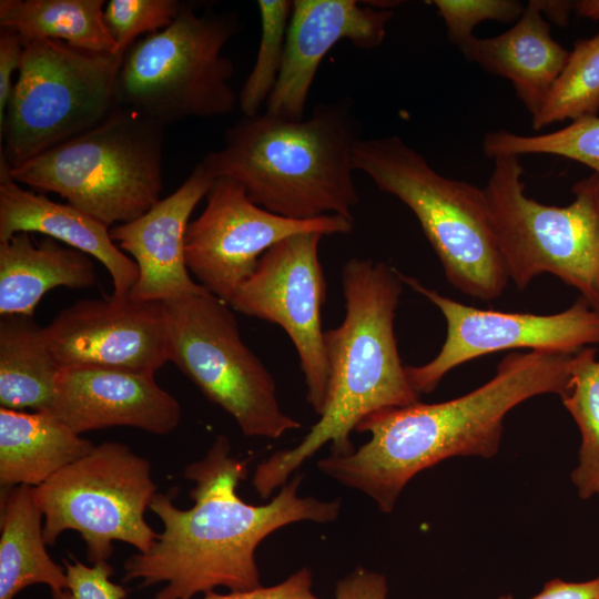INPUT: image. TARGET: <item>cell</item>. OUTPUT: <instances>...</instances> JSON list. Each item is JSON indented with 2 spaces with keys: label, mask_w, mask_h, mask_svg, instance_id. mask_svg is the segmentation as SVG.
<instances>
[{
  "label": "cell",
  "mask_w": 599,
  "mask_h": 599,
  "mask_svg": "<svg viewBox=\"0 0 599 599\" xmlns=\"http://www.w3.org/2000/svg\"><path fill=\"white\" fill-rule=\"evenodd\" d=\"M572 355L549 351L509 353L490 380L466 395L367 416L356 430L369 433V440L347 456L323 458L317 466L389 514L406 484L422 470L454 456L496 455L505 416L535 396H560L569 382Z\"/></svg>",
  "instance_id": "2"
},
{
  "label": "cell",
  "mask_w": 599,
  "mask_h": 599,
  "mask_svg": "<svg viewBox=\"0 0 599 599\" xmlns=\"http://www.w3.org/2000/svg\"><path fill=\"white\" fill-rule=\"evenodd\" d=\"M94 446L49 413L0 407L1 488L38 487Z\"/></svg>",
  "instance_id": "22"
},
{
  "label": "cell",
  "mask_w": 599,
  "mask_h": 599,
  "mask_svg": "<svg viewBox=\"0 0 599 599\" xmlns=\"http://www.w3.org/2000/svg\"><path fill=\"white\" fill-rule=\"evenodd\" d=\"M403 283L436 305L447 323L438 354L420 366H406L419 395L433 392L455 367L496 352L528 348L575 354L599 344V309L579 296L567 309L548 315L480 309L456 302L399 272Z\"/></svg>",
  "instance_id": "14"
},
{
  "label": "cell",
  "mask_w": 599,
  "mask_h": 599,
  "mask_svg": "<svg viewBox=\"0 0 599 599\" xmlns=\"http://www.w3.org/2000/svg\"><path fill=\"white\" fill-rule=\"evenodd\" d=\"M494 161L483 191L509 280L522 291L552 274L599 309V174L572 185L569 205H546L525 194L518 156Z\"/></svg>",
  "instance_id": "8"
},
{
  "label": "cell",
  "mask_w": 599,
  "mask_h": 599,
  "mask_svg": "<svg viewBox=\"0 0 599 599\" xmlns=\"http://www.w3.org/2000/svg\"><path fill=\"white\" fill-rule=\"evenodd\" d=\"M240 31L236 12H204L184 3L166 28L136 41L124 53L116 80L118 104L163 125L187 118L231 113L238 97L230 80L224 45Z\"/></svg>",
  "instance_id": "7"
},
{
  "label": "cell",
  "mask_w": 599,
  "mask_h": 599,
  "mask_svg": "<svg viewBox=\"0 0 599 599\" xmlns=\"http://www.w3.org/2000/svg\"><path fill=\"white\" fill-rule=\"evenodd\" d=\"M599 112V33L575 41L567 62L540 110L531 116L540 130L555 122L596 116Z\"/></svg>",
  "instance_id": "27"
},
{
  "label": "cell",
  "mask_w": 599,
  "mask_h": 599,
  "mask_svg": "<svg viewBox=\"0 0 599 599\" xmlns=\"http://www.w3.org/2000/svg\"><path fill=\"white\" fill-rule=\"evenodd\" d=\"M23 45L0 129V156L10 169L89 131L119 105L122 55L53 39Z\"/></svg>",
  "instance_id": "9"
},
{
  "label": "cell",
  "mask_w": 599,
  "mask_h": 599,
  "mask_svg": "<svg viewBox=\"0 0 599 599\" xmlns=\"http://www.w3.org/2000/svg\"><path fill=\"white\" fill-rule=\"evenodd\" d=\"M597 349L583 347L570 362V377L560 395L581 434L579 464L571 480L582 499L599 495V359Z\"/></svg>",
  "instance_id": "26"
},
{
  "label": "cell",
  "mask_w": 599,
  "mask_h": 599,
  "mask_svg": "<svg viewBox=\"0 0 599 599\" xmlns=\"http://www.w3.org/2000/svg\"><path fill=\"white\" fill-rule=\"evenodd\" d=\"M353 166L410 209L455 288L481 301L504 293L509 276L483 189L441 175L398 135L362 139Z\"/></svg>",
  "instance_id": "5"
},
{
  "label": "cell",
  "mask_w": 599,
  "mask_h": 599,
  "mask_svg": "<svg viewBox=\"0 0 599 599\" xmlns=\"http://www.w3.org/2000/svg\"><path fill=\"white\" fill-rule=\"evenodd\" d=\"M575 10L581 17L599 20V0L576 1Z\"/></svg>",
  "instance_id": "38"
},
{
  "label": "cell",
  "mask_w": 599,
  "mask_h": 599,
  "mask_svg": "<svg viewBox=\"0 0 599 599\" xmlns=\"http://www.w3.org/2000/svg\"><path fill=\"white\" fill-rule=\"evenodd\" d=\"M110 226L87 212L23 190L0 156V242L20 232L40 233L97 258L108 270L112 296L128 297L138 277L136 263L113 242Z\"/></svg>",
  "instance_id": "19"
},
{
  "label": "cell",
  "mask_w": 599,
  "mask_h": 599,
  "mask_svg": "<svg viewBox=\"0 0 599 599\" xmlns=\"http://www.w3.org/2000/svg\"><path fill=\"white\" fill-rule=\"evenodd\" d=\"M353 221L329 214L298 221L274 214L251 201L227 177L215 179L202 214L185 234L189 271L210 294L230 303L252 276L263 254L298 233L345 234Z\"/></svg>",
  "instance_id": "12"
},
{
  "label": "cell",
  "mask_w": 599,
  "mask_h": 599,
  "mask_svg": "<svg viewBox=\"0 0 599 599\" xmlns=\"http://www.w3.org/2000/svg\"><path fill=\"white\" fill-rule=\"evenodd\" d=\"M458 48L468 61L508 79L531 116L542 106L569 55L551 37L549 23L532 0L506 32L484 39L473 35Z\"/></svg>",
  "instance_id": "20"
},
{
  "label": "cell",
  "mask_w": 599,
  "mask_h": 599,
  "mask_svg": "<svg viewBox=\"0 0 599 599\" xmlns=\"http://www.w3.org/2000/svg\"><path fill=\"white\" fill-rule=\"evenodd\" d=\"M393 17L389 9L356 0H294L281 72L265 112L302 120L324 57L339 41L362 50L378 48Z\"/></svg>",
  "instance_id": "16"
},
{
  "label": "cell",
  "mask_w": 599,
  "mask_h": 599,
  "mask_svg": "<svg viewBox=\"0 0 599 599\" xmlns=\"http://www.w3.org/2000/svg\"><path fill=\"white\" fill-rule=\"evenodd\" d=\"M498 599H514V597L502 595ZM531 599H599V576L581 582H570L559 578L551 579Z\"/></svg>",
  "instance_id": "36"
},
{
  "label": "cell",
  "mask_w": 599,
  "mask_h": 599,
  "mask_svg": "<svg viewBox=\"0 0 599 599\" xmlns=\"http://www.w3.org/2000/svg\"><path fill=\"white\" fill-rule=\"evenodd\" d=\"M346 302L343 323L324 333L329 368L327 398L319 419L294 448L260 463L252 484L267 498L324 445L333 456L355 448L351 434L367 416L420 402L402 364L394 331L403 292L399 272L385 262L353 257L342 268Z\"/></svg>",
  "instance_id": "3"
},
{
  "label": "cell",
  "mask_w": 599,
  "mask_h": 599,
  "mask_svg": "<svg viewBox=\"0 0 599 599\" xmlns=\"http://www.w3.org/2000/svg\"><path fill=\"white\" fill-rule=\"evenodd\" d=\"M247 464L231 456L229 438L219 435L204 458L184 469V477L195 484L191 508L180 509L170 495L156 493L149 509L163 530L148 552L126 558L123 581L140 579L144 587L165 582L154 599H191L216 587L254 590L262 587L255 550L264 538L302 520L325 524L337 518L339 499L300 497L301 475L270 502H245L237 487L247 476Z\"/></svg>",
  "instance_id": "1"
},
{
  "label": "cell",
  "mask_w": 599,
  "mask_h": 599,
  "mask_svg": "<svg viewBox=\"0 0 599 599\" xmlns=\"http://www.w3.org/2000/svg\"><path fill=\"white\" fill-rule=\"evenodd\" d=\"M165 125L118 105L89 131L10 169L18 183L57 193L109 226L160 201Z\"/></svg>",
  "instance_id": "6"
},
{
  "label": "cell",
  "mask_w": 599,
  "mask_h": 599,
  "mask_svg": "<svg viewBox=\"0 0 599 599\" xmlns=\"http://www.w3.org/2000/svg\"><path fill=\"white\" fill-rule=\"evenodd\" d=\"M323 236L305 232L276 243L230 303L234 311L285 331L300 357L306 400L318 416L326 403L329 377L321 314L326 301L318 256Z\"/></svg>",
  "instance_id": "13"
},
{
  "label": "cell",
  "mask_w": 599,
  "mask_h": 599,
  "mask_svg": "<svg viewBox=\"0 0 599 599\" xmlns=\"http://www.w3.org/2000/svg\"><path fill=\"white\" fill-rule=\"evenodd\" d=\"M443 18L450 42L459 45L476 26L487 20L510 22L519 19L525 7L516 0H433Z\"/></svg>",
  "instance_id": "31"
},
{
  "label": "cell",
  "mask_w": 599,
  "mask_h": 599,
  "mask_svg": "<svg viewBox=\"0 0 599 599\" xmlns=\"http://www.w3.org/2000/svg\"><path fill=\"white\" fill-rule=\"evenodd\" d=\"M261 38L256 60L238 93L245 116L261 113L277 82L283 64L293 1L260 0Z\"/></svg>",
  "instance_id": "29"
},
{
  "label": "cell",
  "mask_w": 599,
  "mask_h": 599,
  "mask_svg": "<svg viewBox=\"0 0 599 599\" xmlns=\"http://www.w3.org/2000/svg\"><path fill=\"white\" fill-rule=\"evenodd\" d=\"M182 6L177 0L109 1L104 22L115 41V54L123 57L141 34H152L170 26Z\"/></svg>",
  "instance_id": "30"
},
{
  "label": "cell",
  "mask_w": 599,
  "mask_h": 599,
  "mask_svg": "<svg viewBox=\"0 0 599 599\" xmlns=\"http://www.w3.org/2000/svg\"><path fill=\"white\" fill-rule=\"evenodd\" d=\"M156 488L146 458L122 443L95 445L34 487L44 517V541L53 545L63 531L75 530L91 564L106 561L113 541L126 542L145 554L159 537L144 518Z\"/></svg>",
  "instance_id": "11"
},
{
  "label": "cell",
  "mask_w": 599,
  "mask_h": 599,
  "mask_svg": "<svg viewBox=\"0 0 599 599\" xmlns=\"http://www.w3.org/2000/svg\"><path fill=\"white\" fill-rule=\"evenodd\" d=\"M69 588L57 599H125L126 590L110 580L113 570L108 561L91 567L73 560H63Z\"/></svg>",
  "instance_id": "32"
},
{
  "label": "cell",
  "mask_w": 599,
  "mask_h": 599,
  "mask_svg": "<svg viewBox=\"0 0 599 599\" xmlns=\"http://www.w3.org/2000/svg\"><path fill=\"white\" fill-rule=\"evenodd\" d=\"M49 413L74 433L114 426L171 434L181 405L154 374L102 367L61 368Z\"/></svg>",
  "instance_id": "17"
},
{
  "label": "cell",
  "mask_w": 599,
  "mask_h": 599,
  "mask_svg": "<svg viewBox=\"0 0 599 599\" xmlns=\"http://www.w3.org/2000/svg\"><path fill=\"white\" fill-rule=\"evenodd\" d=\"M385 576L357 568L336 583L335 599H387Z\"/></svg>",
  "instance_id": "35"
},
{
  "label": "cell",
  "mask_w": 599,
  "mask_h": 599,
  "mask_svg": "<svg viewBox=\"0 0 599 599\" xmlns=\"http://www.w3.org/2000/svg\"><path fill=\"white\" fill-rule=\"evenodd\" d=\"M103 0H1L0 27L23 42L53 39L78 48L115 54L104 22Z\"/></svg>",
  "instance_id": "25"
},
{
  "label": "cell",
  "mask_w": 599,
  "mask_h": 599,
  "mask_svg": "<svg viewBox=\"0 0 599 599\" xmlns=\"http://www.w3.org/2000/svg\"><path fill=\"white\" fill-rule=\"evenodd\" d=\"M23 41L9 29L0 30V129L14 88L13 74L19 72L23 55Z\"/></svg>",
  "instance_id": "34"
},
{
  "label": "cell",
  "mask_w": 599,
  "mask_h": 599,
  "mask_svg": "<svg viewBox=\"0 0 599 599\" xmlns=\"http://www.w3.org/2000/svg\"><path fill=\"white\" fill-rule=\"evenodd\" d=\"M312 571L304 567L284 581L248 591L217 593L214 590L204 593L202 599H322L312 590Z\"/></svg>",
  "instance_id": "33"
},
{
  "label": "cell",
  "mask_w": 599,
  "mask_h": 599,
  "mask_svg": "<svg viewBox=\"0 0 599 599\" xmlns=\"http://www.w3.org/2000/svg\"><path fill=\"white\" fill-rule=\"evenodd\" d=\"M215 179L200 162L169 196L140 217L113 225L110 235L139 268L129 297L140 302H164L209 292L190 276L185 260L189 219L207 195Z\"/></svg>",
  "instance_id": "18"
},
{
  "label": "cell",
  "mask_w": 599,
  "mask_h": 599,
  "mask_svg": "<svg viewBox=\"0 0 599 599\" xmlns=\"http://www.w3.org/2000/svg\"><path fill=\"white\" fill-rule=\"evenodd\" d=\"M95 282L91 257L51 237L33 241L31 233L20 232L0 242V315L33 316L47 292L83 290Z\"/></svg>",
  "instance_id": "21"
},
{
  "label": "cell",
  "mask_w": 599,
  "mask_h": 599,
  "mask_svg": "<svg viewBox=\"0 0 599 599\" xmlns=\"http://www.w3.org/2000/svg\"><path fill=\"white\" fill-rule=\"evenodd\" d=\"M61 367L33 316L0 315V405L47 412Z\"/></svg>",
  "instance_id": "24"
},
{
  "label": "cell",
  "mask_w": 599,
  "mask_h": 599,
  "mask_svg": "<svg viewBox=\"0 0 599 599\" xmlns=\"http://www.w3.org/2000/svg\"><path fill=\"white\" fill-rule=\"evenodd\" d=\"M532 2L542 16L558 26L568 24L570 12L575 9V2L571 1L532 0Z\"/></svg>",
  "instance_id": "37"
},
{
  "label": "cell",
  "mask_w": 599,
  "mask_h": 599,
  "mask_svg": "<svg viewBox=\"0 0 599 599\" xmlns=\"http://www.w3.org/2000/svg\"><path fill=\"white\" fill-rule=\"evenodd\" d=\"M0 599H13L28 586L44 583L54 599L68 590L63 569L49 556L34 487L1 488Z\"/></svg>",
  "instance_id": "23"
},
{
  "label": "cell",
  "mask_w": 599,
  "mask_h": 599,
  "mask_svg": "<svg viewBox=\"0 0 599 599\" xmlns=\"http://www.w3.org/2000/svg\"><path fill=\"white\" fill-rule=\"evenodd\" d=\"M483 150L491 159L526 154L558 155L587 165L599 174V116L581 118L560 130L540 135L493 131L485 135Z\"/></svg>",
  "instance_id": "28"
},
{
  "label": "cell",
  "mask_w": 599,
  "mask_h": 599,
  "mask_svg": "<svg viewBox=\"0 0 599 599\" xmlns=\"http://www.w3.org/2000/svg\"><path fill=\"white\" fill-rule=\"evenodd\" d=\"M362 139L354 102L343 97L317 104L302 120L265 111L243 115L201 163L214 179L233 180L274 214L298 221L335 214L353 221L359 201L353 151Z\"/></svg>",
  "instance_id": "4"
},
{
  "label": "cell",
  "mask_w": 599,
  "mask_h": 599,
  "mask_svg": "<svg viewBox=\"0 0 599 599\" xmlns=\"http://www.w3.org/2000/svg\"><path fill=\"white\" fill-rule=\"evenodd\" d=\"M170 361L250 437L276 439L301 423L277 402L274 378L241 338L232 307L212 294L162 302Z\"/></svg>",
  "instance_id": "10"
},
{
  "label": "cell",
  "mask_w": 599,
  "mask_h": 599,
  "mask_svg": "<svg viewBox=\"0 0 599 599\" xmlns=\"http://www.w3.org/2000/svg\"><path fill=\"white\" fill-rule=\"evenodd\" d=\"M45 337L61 368L102 367L155 374L171 358L162 302L81 300L62 309Z\"/></svg>",
  "instance_id": "15"
}]
</instances>
